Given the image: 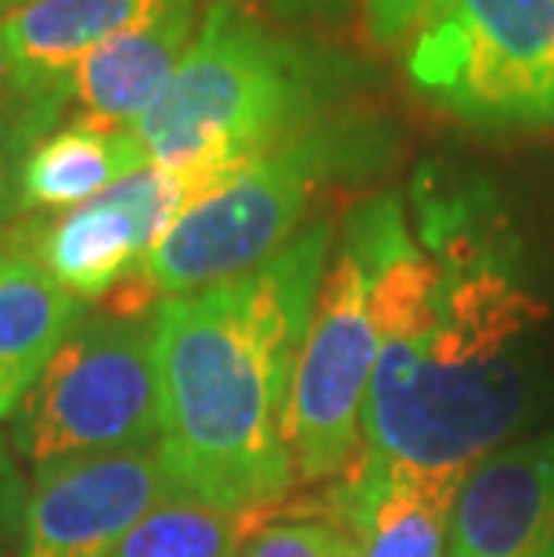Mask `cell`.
Here are the masks:
<instances>
[{"label":"cell","instance_id":"cell-1","mask_svg":"<svg viewBox=\"0 0 554 557\" xmlns=\"http://www.w3.org/2000/svg\"><path fill=\"white\" fill-rule=\"evenodd\" d=\"M426 238L429 252L393 195L357 206L342 231L371 267L382 327L364 438L368 457L465 479L526 418L547 310L465 209L429 206Z\"/></svg>","mask_w":554,"mask_h":557},{"label":"cell","instance_id":"cell-2","mask_svg":"<svg viewBox=\"0 0 554 557\" xmlns=\"http://www.w3.org/2000/svg\"><path fill=\"white\" fill-rule=\"evenodd\" d=\"M328 252L332 223L310 220L249 274L156 306L159 454L176 493L259 518L288 496L292 377Z\"/></svg>","mask_w":554,"mask_h":557},{"label":"cell","instance_id":"cell-3","mask_svg":"<svg viewBox=\"0 0 554 557\" xmlns=\"http://www.w3.org/2000/svg\"><path fill=\"white\" fill-rule=\"evenodd\" d=\"M342 62L270 29L245 0H213L167 94L134 126L151 165L209 191L324 120Z\"/></svg>","mask_w":554,"mask_h":557},{"label":"cell","instance_id":"cell-4","mask_svg":"<svg viewBox=\"0 0 554 557\" xmlns=\"http://www.w3.org/2000/svg\"><path fill=\"white\" fill-rule=\"evenodd\" d=\"M353 156L357 137L349 126L321 120L303 129L198 195L137 277L162 302L249 274L296 238L317 191Z\"/></svg>","mask_w":554,"mask_h":557},{"label":"cell","instance_id":"cell-5","mask_svg":"<svg viewBox=\"0 0 554 557\" xmlns=\"http://www.w3.org/2000/svg\"><path fill=\"white\" fill-rule=\"evenodd\" d=\"M11 443L33 468L159 443L156 313L79 320L11 413Z\"/></svg>","mask_w":554,"mask_h":557},{"label":"cell","instance_id":"cell-6","mask_svg":"<svg viewBox=\"0 0 554 557\" xmlns=\"http://www.w3.org/2000/svg\"><path fill=\"white\" fill-rule=\"evenodd\" d=\"M407 73L468 126L554 129V0H457Z\"/></svg>","mask_w":554,"mask_h":557},{"label":"cell","instance_id":"cell-7","mask_svg":"<svg viewBox=\"0 0 554 557\" xmlns=\"http://www.w3.org/2000/svg\"><path fill=\"white\" fill-rule=\"evenodd\" d=\"M379 349L382 327L371 267L342 242L317 295L292 377L285 438L296 479L324 482L349 468Z\"/></svg>","mask_w":554,"mask_h":557},{"label":"cell","instance_id":"cell-8","mask_svg":"<svg viewBox=\"0 0 554 557\" xmlns=\"http://www.w3.org/2000/svg\"><path fill=\"white\" fill-rule=\"evenodd\" d=\"M170 493L159 443L47 460L33 471L19 557H109Z\"/></svg>","mask_w":554,"mask_h":557},{"label":"cell","instance_id":"cell-9","mask_svg":"<svg viewBox=\"0 0 554 557\" xmlns=\"http://www.w3.org/2000/svg\"><path fill=\"white\" fill-rule=\"evenodd\" d=\"M446 557H554V429L471 468Z\"/></svg>","mask_w":554,"mask_h":557},{"label":"cell","instance_id":"cell-10","mask_svg":"<svg viewBox=\"0 0 554 557\" xmlns=\"http://www.w3.org/2000/svg\"><path fill=\"white\" fill-rule=\"evenodd\" d=\"M170 4L176 0H29L0 18V73L26 101L65 112L73 69Z\"/></svg>","mask_w":554,"mask_h":557},{"label":"cell","instance_id":"cell-11","mask_svg":"<svg viewBox=\"0 0 554 557\" xmlns=\"http://www.w3.org/2000/svg\"><path fill=\"white\" fill-rule=\"evenodd\" d=\"M202 0H176L140 26L101 44L73 69L65 109L73 123L98 129H134L156 109L198 37Z\"/></svg>","mask_w":554,"mask_h":557},{"label":"cell","instance_id":"cell-12","mask_svg":"<svg viewBox=\"0 0 554 557\" xmlns=\"http://www.w3.org/2000/svg\"><path fill=\"white\" fill-rule=\"evenodd\" d=\"M461 475L368 457L346 471L335 511L360 557H446Z\"/></svg>","mask_w":554,"mask_h":557},{"label":"cell","instance_id":"cell-13","mask_svg":"<svg viewBox=\"0 0 554 557\" xmlns=\"http://www.w3.org/2000/svg\"><path fill=\"white\" fill-rule=\"evenodd\" d=\"M8 242L26 248L47 274L84 302H101L134 277L151 252L137 220L112 191L47 223H22Z\"/></svg>","mask_w":554,"mask_h":557},{"label":"cell","instance_id":"cell-14","mask_svg":"<svg viewBox=\"0 0 554 557\" xmlns=\"http://www.w3.org/2000/svg\"><path fill=\"white\" fill-rule=\"evenodd\" d=\"M84 299L65 292L26 248H0V418L40 382L47 363L84 320Z\"/></svg>","mask_w":554,"mask_h":557},{"label":"cell","instance_id":"cell-15","mask_svg":"<svg viewBox=\"0 0 554 557\" xmlns=\"http://www.w3.org/2000/svg\"><path fill=\"white\" fill-rule=\"evenodd\" d=\"M145 165H151L148 151L134 129L65 123L22 156L15 173V216L79 209Z\"/></svg>","mask_w":554,"mask_h":557},{"label":"cell","instance_id":"cell-16","mask_svg":"<svg viewBox=\"0 0 554 557\" xmlns=\"http://www.w3.org/2000/svg\"><path fill=\"white\" fill-rule=\"evenodd\" d=\"M267 518L238 515L202 504L195 496L170 493L126 532L109 557H242L245 543Z\"/></svg>","mask_w":554,"mask_h":557},{"label":"cell","instance_id":"cell-17","mask_svg":"<svg viewBox=\"0 0 554 557\" xmlns=\"http://www.w3.org/2000/svg\"><path fill=\"white\" fill-rule=\"evenodd\" d=\"M357 547L346 532L317 521H267L245 543L242 557H353Z\"/></svg>","mask_w":554,"mask_h":557},{"label":"cell","instance_id":"cell-18","mask_svg":"<svg viewBox=\"0 0 554 557\" xmlns=\"http://www.w3.org/2000/svg\"><path fill=\"white\" fill-rule=\"evenodd\" d=\"M364 4V29L382 47H393L407 37H421L435 26L457 0H360Z\"/></svg>","mask_w":554,"mask_h":557},{"label":"cell","instance_id":"cell-19","mask_svg":"<svg viewBox=\"0 0 554 557\" xmlns=\"http://www.w3.org/2000/svg\"><path fill=\"white\" fill-rule=\"evenodd\" d=\"M58 120H62V112H54V109H29L22 115L0 120V220L15 216V173H19L22 156H26L40 137L58 129Z\"/></svg>","mask_w":554,"mask_h":557},{"label":"cell","instance_id":"cell-20","mask_svg":"<svg viewBox=\"0 0 554 557\" xmlns=\"http://www.w3.org/2000/svg\"><path fill=\"white\" fill-rule=\"evenodd\" d=\"M26 500L29 490L22 485L15 460H11V449L0 435V540H19L22 532V518H26Z\"/></svg>","mask_w":554,"mask_h":557},{"label":"cell","instance_id":"cell-21","mask_svg":"<svg viewBox=\"0 0 554 557\" xmlns=\"http://www.w3.org/2000/svg\"><path fill=\"white\" fill-rule=\"evenodd\" d=\"M285 22H332L353 8V0H263Z\"/></svg>","mask_w":554,"mask_h":557},{"label":"cell","instance_id":"cell-22","mask_svg":"<svg viewBox=\"0 0 554 557\" xmlns=\"http://www.w3.org/2000/svg\"><path fill=\"white\" fill-rule=\"evenodd\" d=\"M29 109H54V112H62L58 104L26 101V98H22V94L4 79V73H0V120H8V115H22V112H29Z\"/></svg>","mask_w":554,"mask_h":557},{"label":"cell","instance_id":"cell-23","mask_svg":"<svg viewBox=\"0 0 554 557\" xmlns=\"http://www.w3.org/2000/svg\"><path fill=\"white\" fill-rule=\"evenodd\" d=\"M22 4H29V0H0V18L8 15V11H15V8H22Z\"/></svg>","mask_w":554,"mask_h":557},{"label":"cell","instance_id":"cell-24","mask_svg":"<svg viewBox=\"0 0 554 557\" xmlns=\"http://www.w3.org/2000/svg\"><path fill=\"white\" fill-rule=\"evenodd\" d=\"M353 557H360V554H353Z\"/></svg>","mask_w":554,"mask_h":557}]
</instances>
